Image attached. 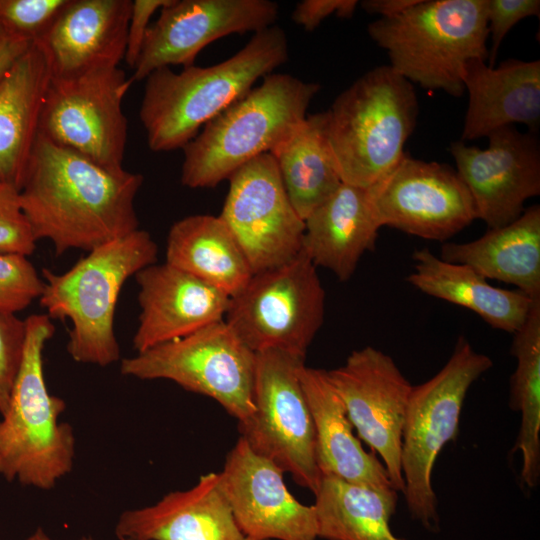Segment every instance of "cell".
Wrapping results in <instances>:
<instances>
[{
    "instance_id": "obj_17",
    "label": "cell",
    "mask_w": 540,
    "mask_h": 540,
    "mask_svg": "<svg viewBox=\"0 0 540 540\" xmlns=\"http://www.w3.org/2000/svg\"><path fill=\"white\" fill-rule=\"evenodd\" d=\"M278 14V3L270 0H172L149 26L129 79H146L170 65L193 66L211 42L235 33H257L274 25Z\"/></svg>"
},
{
    "instance_id": "obj_13",
    "label": "cell",
    "mask_w": 540,
    "mask_h": 540,
    "mask_svg": "<svg viewBox=\"0 0 540 540\" xmlns=\"http://www.w3.org/2000/svg\"><path fill=\"white\" fill-rule=\"evenodd\" d=\"M366 194L380 227L422 239L446 241L477 219L471 194L454 168L407 152Z\"/></svg>"
},
{
    "instance_id": "obj_30",
    "label": "cell",
    "mask_w": 540,
    "mask_h": 540,
    "mask_svg": "<svg viewBox=\"0 0 540 540\" xmlns=\"http://www.w3.org/2000/svg\"><path fill=\"white\" fill-rule=\"evenodd\" d=\"M398 492L323 476L313 504L318 538L324 540H405L391 530Z\"/></svg>"
},
{
    "instance_id": "obj_28",
    "label": "cell",
    "mask_w": 540,
    "mask_h": 540,
    "mask_svg": "<svg viewBox=\"0 0 540 540\" xmlns=\"http://www.w3.org/2000/svg\"><path fill=\"white\" fill-rule=\"evenodd\" d=\"M166 263L226 293H239L253 273L220 216L197 214L176 221L167 237Z\"/></svg>"
},
{
    "instance_id": "obj_37",
    "label": "cell",
    "mask_w": 540,
    "mask_h": 540,
    "mask_svg": "<svg viewBox=\"0 0 540 540\" xmlns=\"http://www.w3.org/2000/svg\"><path fill=\"white\" fill-rule=\"evenodd\" d=\"M172 0H134L127 30L124 60L132 69L140 55L152 15Z\"/></svg>"
},
{
    "instance_id": "obj_42",
    "label": "cell",
    "mask_w": 540,
    "mask_h": 540,
    "mask_svg": "<svg viewBox=\"0 0 540 540\" xmlns=\"http://www.w3.org/2000/svg\"><path fill=\"white\" fill-rule=\"evenodd\" d=\"M78 540H98L92 536H82L81 538H79Z\"/></svg>"
},
{
    "instance_id": "obj_15",
    "label": "cell",
    "mask_w": 540,
    "mask_h": 540,
    "mask_svg": "<svg viewBox=\"0 0 540 540\" xmlns=\"http://www.w3.org/2000/svg\"><path fill=\"white\" fill-rule=\"evenodd\" d=\"M358 436L382 459L392 487L404 491L401 444L412 385L394 359L372 346L326 371Z\"/></svg>"
},
{
    "instance_id": "obj_5",
    "label": "cell",
    "mask_w": 540,
    "mask_h": 540,
    "mask_svg": "<svg viewBox=\"0 0 540 540\" xmlns=\"http://www.w3.org/2000/svg\"><path fill=\"white\" fill-rule=\"evenodd\" d=\"M320 85L270 73L210 120L183 148L181 183L212 188L288 138L306 118Z\"/></svg>"
},
{
    "instance_id": "obj_29",
    "label": "cell",
    "mask_w": 540,
    "mask_h": 540,
    "mask_svg": "<svg viewBox=\"0 0 540 540\" xmlns=\"http://www.w3.org/2000/svg\"><path fill=\"white\" fill-rule=\"evenodd\" d=\"M327 111L307 115L270 154L291 204L305 220L342 184L327 134Z\"/></svg>"
},
{
    "instance_id": "obj_18",
    "label": "cell",
    "mask_w": 540,
    "mask_h": 540,
    "mask_svg": "<svg viewBox=\"0 0 540 540\" xmlns=\"http://www.w3.org/2000/svg\"><path fill=\"white\" fill-rule=\"evenodd\" d=\"M284 471L240 437L219 472L221 490L241 531L253 540H317L313 505L298 501Z\"/></svg>"
},
{
    "instance_id": "obj_41",
    "label": "cell",
    "mask_w": 540,
    "mask_h": 540,
    "mask_svg": "<svg viewBox=\"0 0 540 540\" xmlns=\"http://www.w3.org/2000/svg\"><path fill=\"white\" fill-rule=\"evenodd\" d=\"M26 540H52V539L48 536V534L42 528H38Z\"/></svg>"
},
{
    "instance_id": "obj_21",
    "label": "cell",
    "mask_w": 540,
    "mask_h": 540,
    "mask_svg": "<svg viewBox=\"0 0 540 540\" xmlns=\"http://www.w3.org/2000/svg\"><path fill=\"white\" fill-rule=\"evenodd\" d=\"M114 531L117 540H253L239 528L214 472L189 489L123 511Z\"/></svg>"
},
{
    "instance_id": "obj_22",
    "label": "cell",
    "mask_w": 540,
    "mask_h": 540,
    "mask_svg": "<svg viewBox=\"0 0 540 540\" xmlns=\"http://www.w3.org/2000/svg\"><path fill=\"white\" fill-rule=\"evenodd\" d=\"M469 101L461 141L523 124L531 132L540 126V61L510 58L497 67L481 59L466 62L462 74Z\"/></svg>"
},
{
    "instance_id": "obj_8",
    "label": "cell",
    "mask_w": 540,
    "mask_h": 540,
    "mask_svg": "<svg viewBox=\"0 0 540 540\" xmlns=\"http://www.w3.org/2000/svg\"><path fill=\"white\" fill-rule=\"evenodd\" d=\"M493 366L459 336L445 365L426 382L413 386L401 444L403 495L411 517L430 532L439 531L438 498L432 484L436 459L457 438L462 407L472 384Z\"/></svg>"
},
{
    "instance_id": "obj_4",
    "label": "cell",
    "mask_w": 540,
    "mask_h": 540,
    "mask_svg": "<svg viewBox=\"0 0 540 540\" xmlns=\"http://www.w3.org/2000/svg\"><path fill=\"white\" fill-rule=\"evenodd\" d=\"M25 325L21 365L0 419V475L50 490L72 471L76 439L72 426L60 420L65 401L51 394L45 381L43 351L55 333L52 319L33 314Z\"/></svg>"
},
{
    "instance_id": "obj_43",
    "label": "cell",
    "mask_w": 540,
    "mask_h": 540,
    "mask_svg": "<svg viewBox=\"0 0 540 540\" xmlns=\"http://www.w3.org/2000/svg\"><path fill=\"white\" fill-rule=\"evenodd\" d=\"M0 36H4V33L2 31L1 25H0Z\"/></svg>"
},
{
    "instance_id": "obj_11",
    "label": "cell",
    "mask_w": 540,
    "mask_h": 540,
    "mask_svg": "<svg viewBox=\"0 0 540 540\" xmlns=\"http://www.w3.org/2000/svg\"><path fill=\"white\" fill-rule=\"evenodd\" d=\"M305 358L278 350L256 353L250 419L238 424L241 436L257 454L271 460L314 495L322 474L316 458L313 418L302 385L300 370Z\"/></svg>"
},
{
    "instance_id": "obj_2",
    "label": "cell",
    "mask_w": 540,
    "mask_h": 540,
    "mask_svg": "<svg viewBox=\"0 0 540 540\" xmlns=\"http://www.w3.org/2000/svg\"><path fill=\"white\" fill-rule=\"evenodd\" d=\"M289 46L284 30L272 25L251 37L230 58L179 73L163 67L146 78L139 110L149 148H184L210 120L247 94L258 79L284 64Z\"/></svg>"
},
{
    "instance_id": "obj_16",
    "label": "cell",
    "mask_w": 540,
    "mask_h": 540,
    "mask_svg": "<svg viewBox=\"0 0 540 540\" xmlns=\"http://www.w3.org/2000/svg\"><path fill=\"white\" fill-rule=\"evenodd\" d=\"M481 149L454 141L449 151L474 202L477 219L498 228L515 221L525 202L540 195V141L535 132L504 126Z\"/></svg>"
},
{
    "instance_id": "obj_6",
    "label": "cell",
    "mask_w": 540,
    "mask_h": 540,
    "mask_svg": "<svg viewBox=\"0 0 540 540\" xmlns=\"http://www.w3.org/2000/svg\"><path fill=\"white\" fill-rule=\"evenodd\" d=\"M326 111L328 140L342 183L366 189L405 153L419 104L413 84L382 65L360 76Z\"/></svg>"
},
{
    "instance_id": "obj_10",
    "label": "cell",
    "mask_w": 540,
    "mask_h": 540,
    "mask_svg": "<svg viewBox=\"0 0 540 540\" xmlns=\"http://www.w3.org/2000/svg\"><path fill=\"white\" fill-rule=\"evenodd\" d=\"M324 312L316 266L301 250L288 262L253 274L230 298L224 321L255 353L278 349L305 358Z\"/></svg>"
},
{
    "instance_id": "obj_14",
    "label": "cell",
    "mask_w": 540,
    "mask_h": 540,
    "mask_svg": "<svg viewBox=\"0 0 540 540\" xmlns=\"http://www.w3.org/2000/svg\"><path fill=\"white\" fill-rule=\"evenodd\" d=\"M220 213L253 274L293 259L302 250L304 220L283 186L274 157L264 153L237 169Z\"/></svg>"
},
{
    "instance_id": "obj_34",
    "label": "cell",
    "mask_w": 540,
    "mask_h": 540,
    "mask_svg": "<svg viewBox=\"0 0 540 540\" xmlns=\"http://www.w3.org/2000/svg\"><path fill=\"white\" fill-rule=\"evenodd\" d=\"M36 238L21 207L19 190L0 184V254L31 255Z\"/></svg>"
},
{
    "instance_id": "obj_9",
    "label": "cell",
    "mask_w": 540,
    "mask_h": 540,
    "mask_svg": "<svg viewBox=\"0 0 540 540\" xmlns=\"http://www.w3.org/2000/svg\"><path fill=\"white\" fill-rule=\"evenodd\" d=\"M255 366L256 353L221 320L123 358L120 372L140 380H169L210 397L241 424L255 410Z\"/></svg>"
},
{
    "instance_id": "obj_24",
    "label": "cell",
    "mask_w": 540,
    "mask_h": 540,
    "mask_svg": "<svg viewBox=\"0 0 540 540\" xmlns=\"http://www.w3.org/2000/svg\"><path fill=\"white\" fill-rule=\"evenodd\" d=\"M302 250L313 264L340 281L350 279L367 251L374 250L379 229L366 189L342 183L305 220Z\"/></svg>"
},
{
    "instance_id": "obj_12",
    "label": "cell",
    "mask_w": 540,
    "mask_h": 540,
    "mask_svg": "<svg viewBox=\"0 0 540 540\" xmlns=\"http://www.w3.org/2000/svg\"><path fill=\"white\" fill-rule=\"evenodd\" d=\"M131 84L118 66L51 77L38 134L100 166L123 169L128 125L122 101Z\"/></svg>"
},
{
    "instance_id": "obj_40",
    "label": "cell",
    "mask_w": 540,
    "mask_h": 540,
    "mask_svg": "<svg viewBox=\"0 0 540 540\" xmlns=\"http://www.w3.org/2000/svg\"><path fill=\"white\" fill-rule=\"evenodd\" d=\"M418 2L419 0H364L360 5L368 14L379 15L380 18H391L405 12Z\"/></svg>"
},
{
    "instance_id": "obj_32",
    "label": "cell",
    "mask_w": 540,
    "mask_h": 540,
    "mask_svg": "<svg viewBox=\"0 0 540 540\" xmlns=\"http://www.w3.org/2000/svg\"><path fill=\"white\" fill-rule=\"evenodd\" d=\"M69 0H0V25L4 35L32 43L46 35Z\"/></svg>"
},
{
    "instance_id": "obj_23",
    "label": "cell",
    "mask_w": 540,
    "mask_h": 540,
    "mask_svg": "<svg viewBox=\"0 0 540 540\" xmlns=\"http://www.w3.org/2000/svg\"><path fill=\"white\" fill-rule=\"evenodd\" d=\"M300 382L316 436V458L323 476L372 488H393L383 463L354 435L345 406L326 370L304 365Z\"/></svg>"
},
{
    "instance_id": "obj_1",
    "label": "cell",
    "mask_w": 540,
    "mask_h": 540,
    "mask_svg": "<svg viewBox=\"0 0 540 540\" xmlns=\"http://www.w3.org/2000/svg\"><path fill=\"white\" fill-rule=\"evenodd\" d=\"M143 176L112 170L37 135L19 189L36 240L56 255L87 252L139 229L134 201Z\"/></svg>"
},
{
    "instance_id": "obj_36",
    "label": "cell",
    "mask_w": 540,
    "mask_h": 540,
    "mask_svg": "<svg viewBox=\"0 0 540 540\" xmlns=\"http://www.w3.org/2000/svg\"><path fill=\"white\" fill-rule=\"evenodd\" d=\"M539 15V0H487L486 19L491 38L487 64L494 66L503 39L518 22Z\"/></svg>"
},
{
    "instance_id": "obj_7",
    "label": "cell",
    "mask_w": 540,
    "mask_h": 540,
    "mask_svg": "<svg viewBox=\"0 0 540 540\" xmlns=\"http://www.w3.org/2000/svg\"><path fill=\"white\" fill-rule=\"evenodd\" d=\"M487 0H419L405 12L367 26L389 66L410 83L460 97L467 61L488 60Z\"/></svg>"
},
{
    "instance_id": "obj_27",
    "label": "cell",
    "mask_w": 540,
    "mask_h": 540,
    "mask_svg": "<svg viewBox=\"0 0 540 540\" xmlns=\"http://www.w3.org/2000/svg\"><path fill=\"white\" fill-rule=\"evenodd\" d=\"M414 271L406 280L422 293L475 312L494 329L513 334L538 299L519 290L492 286L464 264L442 260L428 248L415 250Z\"/></svg>"
},
{
    "instance_id": "obj_35",
    "label": "cell",
    "mask_w": 540,
    "mask_h": 540,
    "mask_svg": "<svg viewBox=\"0 0 540 540\" xmlns=\"http://www.w3.org/2000/svg\"><path fill=\"white\" fill-rule=\"evenodd\" d=\"M26 336L25 320L0 308V414L9 407L13 385L18 374Z\"/></svg>"
},
{
    "instance_id": "obj_19",
    "label": "cell",
    "mask_w": 540,
    "mask_h": 540,
    "mask_svg": "<svg viewBox=\"0 0 540 540\" xmlns=\"http://www.w3.org/2000/svg\"><path fill=\"white\" fill-rule=\"evenodd\" d=\"M135 277L141 310L132 339L136 353L224 320L230 297L190 273L164 262Z\"/></svg>"
},
{
    "instance_id": "obj_26",
    "label": "cell",
    "mask_w": 540,
    "mask_h": 540,
    "mask_svg": "<svg viewBox=\"0 0 540 540\" xmlns=\"http://www.w3.org/2000/svg\"><path fill=\"white\" fill-rule=\"evenodd\" d=\"M439 257L540 298V205L525 208L515 221L490 228L473 241L444 243Z\"/></svg>"
},
{
    "instance_id": "obj_31",
    "label": "cell",
    "mask_w": 540,
    "mask_h": 540,
    "mask_svg": "<svg viewBox=\"0 0 540 540\" xmlns=\"http://www.w3.org/2000/svg\"><path fill=\"white\" fill-rule=\"evenodd\" d=\"M510 352L516 368L510 378L509 407L521 417L512 452L521 453V480L533 489L540 483V299L513 333Z\"/></svg>"
},
{
    "instance_id": "obj_33",
    "label": "cell",
    "mask_w": 540,
    "mask_h": 540,
    "mask_svg": "<svg viewBox=\"0 0 540 540\" xmlns=\"http://www.w3.org/2000/svg\"><path fill=\"white\" fill-rule=\"evenodd\" d=\"M43 280L27 256L0 254V308L17 313L39 298Z\"/></svg>"
},
{
    "instance_id": "obj_38",
    "label": "cell",
    "mask_w": 540,
    "mask_h": 540,
    "mask_svg": "<svg viewBox=\"0 0 540 540\" xmlns=\"http://www.w3.org/2000/svg\"><path fill=\"white\" fill-rule=\"evenodd\" d=\"M358 5L357 0H303L295 6L292 20L306 31H313L331 15L351 18Z\"/></svg>"
},
{
    "instance_id": "obj_3",
    "label": "cell",
    "mask_w": 540,
    "mask_h": 540,
    "mask_svg": "<svg viewBox=\"0 0 540 540\" xmlns=\"http://www.w3.org/2000/svg\"><path fill=\"white\" fill-rule=\"evenodd\" d=\"M157 254L151 235L139 228L89 251L64 273L42 269L40 305L51 319L70 321L66 349L75 362L106 367L120 359L114 331L120 291Z\"/></svg>"
},
{
    "instance_id": "obj_39",
    "label": "cell",
    "mask_w": 540,
    "mask_h": 540,
    "mask_svg": "<svg viewBox=\"0 0 540 540\" xmlns=\"http://www.w3.org/2000/svg\"><path fill=\"white\" fill-rule=\"evenodd\" d=\"M31 45L32 42L20 37L0 36V82Z\"/></svg>"
},
{
    "instance_id": "obj_25",
    "label": "cell",
    "mask_w": 540,
    "mask_h": 540,
    "mask_svg": "<svg viewBox=\"0 0 540 540\" xmlns=\"http://www.w3.org/2000/svg\"><path fill=\"white\" fill-rule=\"evenodd\" d=\"M50 79L46 53L34 42L0 82V184L20 189Z\"/></svg>"
},
{
    "instance_id": "obj_20",
    "label": "cell",
    "mask_w": 540,
    "mask_h": 540,
    "mask_svg": "<svg viewBox=\"0 0 540 540\" xmlns=\"http://www.w3.org/2000/svg\"><path fill=\"white\" fill-rule=\"evenodd\" d=\"M130 0H69L43 47L52 78H71L118 66L124 59Z\"/></svg>"
}]
</instances>
